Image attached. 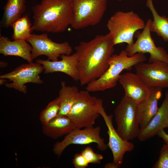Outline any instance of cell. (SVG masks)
<instances>
[{"label": "cell", "mask_w": 168, "mask_h": 168, "mask_svg": "<svg viewBox=\"0 0 168 168\" xmlns=\"http://www.w3.org/2000/svg\"><path fill=\"white\" fill-rule=\"evenodd\" d=\"M114 45L108 33L96 35L88 41H81L75 47L81 86L98 78L107 71Z\"/></svg>", "instance_id": "obj_1"}, {"label": "cell", "mask_w": 168, "mask_h": 168, "mask_svg": "<svg viewBox=\"0 0 168 168\" xmlns=\"http://www.w3.org/2000/svg\"><path fill=\"white\" fill-rule=\"evenodd\" d=\"M32 11L33 30L62 33L65 31L72 22L71 0H41L33 7Z\"/></svg>", "instance_id": "obj_2"}, {"label": "cell", "mask_w": 168, "mask_h": 168, "mask_svg": "<svg viewBox=\"0 0 168 168\" xmlns=\"http://www.w3.org/2000/svg\"><path fill=\"white\" fill-rule=\"evenodd\" d=\"M147 59L144 54L137 53L129 56L123 50L119 54H113L109 61V67L100 77L87 85L86 90L90 92L103 91L115 87L124 70H130L136 64Z\"/></svg>", "instance_id": "obj_3"}, {"label": "cell", "mask_w": 168, "mask_h": 168, "mask_svg": "<svg viewBox=\"0 0 168 168\" xmlns=\"http://www.w3.org/2000/svg\"><path fill=\"white\" fill-rule=\"evenodd\" d=\"M145 24L133 11H118L108 20L106 26L114 45L124 43L130 45L134 42L135 33L143 29Z\"/></svg>", "instance_id": "obj_4"}, {"label": "cell", "mask_w": 168, "mask_h": 168, "mask_svg": "<svg viewBox=\"0 0 168 168\" xmlns=\"http://www.w3.org/2000/svg\"><path fill=\"white\" fill-rule=\"evenodd\" d=\"M73 18L71 25L75 30L96 26L106 11L107 0H71Z\"/></svg>", "instance_id": "obj_5"}, {"label": "cell", "mask_w": 168, "mask_h": 168, "mask_svg": "<svg viewBox=\"0 0 168 168\" xmlns=\"http://www.w3.org/2000/svg\"><path fill=\"white\" fill-rule=\"evenodd\" d=\"M89 92L86 90L80 91L76 101L67 116L77 128L93 126L100 115L98 109L103 100L91 96Z\"/></svg>", "instance_id": "obj_6"}, {"label": "cell", "mask_w": 168, "mask_h": 168, "mask_svg": "<svg viewBox=\"0 0 168 168\" xmlns=\"http://www.w3.org/2000/svg\"><path fill=\"white\" fill-rule=\"evenodd\" d=\"M137 104L124 96L114 110L117 133L129 141L138 137L140 128L137 112Z\"/></svg>", "instance_id": "obj_7"}, {"label": "cell", "mask_w": 168, "mask_h": 168, "mask_svg": "<svg viewBox=\"0 0 168 168\" xmlns=\"http://www.w3.org/2000/svg\"><path fill=\"white\" fill-rule=\"evenodd\" d=\"M100 132L99 126H92L83 129L76 128L67 134L62 140L54 144L53 152L59 157L65 149L71 144L85 145L92 143H96L99 150L105 151L108 147L100 136Z\"/></svg>", "instance_id": "obj_8"}, {"label": "cell", "mask_w": 168, "mask_h": 168, "mask_svg": "<svg viewBox=\"0 0 168 168\" xmlns=\"http://www.w3.org/2000/svg\"><path fill=\"white\" fill-rule=\"evenodd\" d=\"M152 20L148 19L141 32L137 31L135 35L137 40L131 45H126L125 50L129 56L137 53H146L150 54L149 63L161 61L168 63V54L164 49L157 46L152 39L150 30Z\"/></svg>", "instance_id": "obj_9"}, {"label": "cell", "mask_w": 168, "mask_h": 168, "mask_svg": "<svg viewBox=\"0 0 168 168\" xmlns=\"http://www.w3.org/2000/svg\"><path fill=\"white\" fill-rule=\"evenodd\" d=\"M26 40L32 46L31 56L33 60L40 56L44 55L49 60L57 61L62 54L70 55L72 51L68 42H54L45 33L39 35L32 34Z\"/></svg>", "instance_id": "obj_10"}, {"label": "cell", "mask_w": 168, "mask_h": 168, "mask_svg": "<svg viewBox=\"0 0 168 168\" xmlns=\"http://www.w3.org/2000/svg\"><path fill=\"white\" fill-rule=\"evenodd\" d=\"M44 70L43 66L37 63H28L22 64L11 72L1 75L0 78L8 79L11 82L5 83L6 87L13 88L25 94L27 92L26 84L43 83L40 74Z\"/></svg>", "instance_id": "obj_11"}, {"label": "cell", "mask_w": 168, "mask_h": 168, "mask_svg": "<svg viewBox=\"0 0 168 168\" xmlns=\"http://www.w3.org/2000/svg\"><path fill=\"white\" fill-rule=\"evenodd\" d=\"M136 74L148 87L168 88V63L157 61L139 63L134 66Z\"/></svg>", "instance_id": "obj_12"}, {"label": "cell", "mask_w": 168, "mask_h": 168, "mask_svg": "<svg viewBox=\"0 0 168 168\" xmlns=\"http://www.w3.org/2000/svg\"><path fill=\"white\" fill-rule=\"evenodd\" d=\"M98 112L103 118L108 128L109 142L107 145L112 152L113 162L119 168L123 163L124 154L132 151L134 148V145L123 139L119 134L113 125V115L107 114L102 103L99 107Z\"/></svg>", "instance_id": "obj_13"}, {"label": "cell", "mask_w": 168, "mask_h": 168, "mask_svg": "<svg viewBox=\"0 0 168 168\" xmlns=\"http://www.w3.org/2000/svg\"><path fill=\"white\" fill-rule=\"evenodd\" d=\"M60 57V60L52 61L39 59L36 61L43 66L44 74L60 72L67 75L75 81H79L80 73L76 53L70 55L62 54Z\"/></svg>", "instance_id": "obj_14"}, {"label": "cell", "mask_w": 168, "mask_h": 168, "mask_svg": "<svg viewBox=\"0 0 168 168\" xmlns=\"http://www.w3.org/2000/svg\"><path fill=\"white\" fill-rule=\"evenodd\" d=\"M119 81L124 91V96L137 104L145 100L150 94V88L136 73L128 72L121 75Z\"/></svg>", "instance_id": "obj_15"}, {"label": "cell", "mask_w": 168, "mask_h": 168, "mask_svg": "<svg viewBox=\"0 0 168 168\" xmlns=\"http://www.w3.org/2000/svg\"><path fill=\"white\" fill-rule=\"evenodd\" d=\"M168 127V92L166 91L163 102L150 122L143 129L140 130L138 138L144 141L158 135L161 130Z\"/></svg>", "instance_id": "obj_16"}, {"label": "cell", "mask_w": 168, "mask_h": 168, "mask_svg": "<svg viewBox=\"0 0 168 168\" xmlns=\"http://www.w3.org/2000/svg\"><path fill=\"white\" fill-rule=\"evenodd\" d=\"M162 88L150 87V94L145 100L137 104V112L140 130L145 128L157 112L158 100L162 96Z\"/></svg>", "instance_id": "obj_17"}, {"label": "cell", "mask_w": 168, "mask_h": 168, "mask_svg": "<svg viewBox=\"0 0 168 168\" xmlns=\"http://www.w3.org/2000/svg\"><path fill=\"white\" fill-rule=\"evenodd\" d=\"M32 47L25 40L11 41L8 37H0V53L4 56H14L21 58L28 63L32 62L31 56Z\"/></svg>", "instance_id": "obj_18"}, {"label": "cell", "mask_w": 168, "mask_h": 168, "mask_svg": "<svg viewBox=\"0 0 168 168\" xmlns=\"http://www.w3.org/2000/svg\"><path fill=\"white\" fill-rule=\"evenodd\" d=\"M76 128L74 123L67 116L58 115L43 125L42 132L46 136L55 139L67 134Z\"/></svg>", "instance_id": "obj_19"}, {"label": "cell", "mask_w": 168, "mask_h": 168, "mask_svg": "<svg viewBox=\"0 0 168 168\" xmlns=\"http://www.w3.org/2000/svg\"><path fill=\"white\" fill-rule=\"evenodd\" d=\"M26 8V0H7L4 6L1 26L6 28L21 17Z\"/></svg>", "instance_id": "obj_20"}, {"label": "cell", "mask_w": 168, "mask_h": 168, "mask_svg": "<svg viewBox=\"0 0 168 168\" xmlns=\"http://www.w3.org/2000/svg\"><path fill=\"white\" fill-rule=\"evenodd\" d=\"M59 92L60 108L58 115L67 116L76 101L80 91L77 86H67L65 81L61 82Z\"/></svg>", "instance_id": "obj_21"}, {"label": "cell", "mask_w": 168, "mask_h": 168, "mask_svg": "<svg viewBox=\"0 0 168 168\" xmlns=\"http://www.w3.org/2000/svg\"><path fill=\"white\" fill-rule=\"evenodd\" d=\"M146 6L150 10L153 18L150 24L151 32L156 33L164 41L168 42V17L158 13L152 0H147Z\"/></svg>", "instance_id": "obj_22"}, {"label": "cell", "mask_w": 168, "mask_h": 168, "mask_svg": "<svg viewBox=\"0 0 168 168\" xmlns=\"http://www.w3.org/2000/svg\"><path fill=\"white\" fill-rule=\"evenodd\" d=\"M11 26L13 30V40H27L32 35V25L27 15L21 16L15 21Z\"/></svg>", "instance_id": "obj_23"}, {"label": "cell", "mask_w": 168, "mask_h": 168, "mask_svg": "<svg viewBox=\"0 0 168 168\" xmlns=\"http://www.w3.org/2000/svg\"><path fill=\"white\" fill-rule=\"evenodd\" d=\"M60 108V100L58 97L50 102L40 112V119L42 125L49 123L57 117Z\"/></svg>", "instance_id": "obj_24"}, {"label": "cell", "mask_w": 168, "mask_h": 168, "mask_svg": "<svg viewBox=\"0 0 168 168\" xmlns=\"http://www.w3.org/2000/svg\"><path fill=\"white\" fill-rule=\"evenodd\" d=\"M81 153L85 157L89 163L100 164L103 159L101 154L95 153L90 146L85 148Z\"/></svg>", "instance_id": "obj_25"}, {"label": "cell", "mask_w": 168, "mask_h": 168, "mask_svg": "<svg viewBox=\"0 0 168 168\" xmlns=\"http://www.w3.org/2000/svg\"><path fill=\"white\" fill-rule=\"evenodd\" d=\"M158 160L152 167L153 168H168V146L164 144L160 151Z\"/></svg>", "instance_id": "obj_26"}, {"label": "cell", "mask_w": 168, "mask_h": 168, "mask_svg": "<svg viewBox=\"0 0 168 168\" xmlns=\"http://www.w3.org/2000/svg\"><path fill=\"white\" fill-rule=\"evenodd\" d=\"M72 163L75 168H86L89 164L81 153H76L74 155L72 160Z\"/></svg>", "instance_id": "obj_27"}, {"label": "cell", "mask_w": 168, "mask_h": 168, "mask_svg": "<svg viewBox=\"0 0 168 168\" xmlns=\"http://www.w3.org/2000/svg\"><path fill=\"white\" fill-rule=\"evenodd\" d=\"M158 135L162 139L165 144L168 146V134L165 132L164 129L160 131Z\"/></svg>", "instance_id": "obj_28"}, {"label": "cell", "mask_w": 168, "mask_h": 168, "mask_svg": "<svg viewBox=\"0 0 168 168\" xmlns=\"http://www.w3.org/2000/svg\"><path fill=\"white\" fill-rule=\"evenodd\" d=\"M104 167L105 168H118L117 166L113 162L105 164L104 166Z\"/></svg>", "instance_id": "obj_29"}, {"label": "cell", "mask_w": 168, "mask_h": 168, "mask_svg": "<svg viewBox=\"0 0 168 168\" xmlns=\"http://www.w3.org/2000/svg\"><path fill=\"white\" fill-rule=\"evenodd\" d=\"M0 67L3 68L7 66V63L3 61H1L0 62Z\"/></svg>", "instance_id": "obj_30"}, {"label": "cell", "mask_w": 168, "mask_h": 168, "mask_svg": "<svg viewBox=\"0 0 168 168\" xmlns=\"http://www.w3.org/2000/svg\"><path fill=\"white\" fill-rule=\"evenodd\" d=\"M7 81L6 79L3 78H0V85H2L5 84V82Z\"/></svg>", "instance_id": "obj_31"}, {"label": "cell", "mask_w": 168, "mask_h": 168, "mask_svg": "<svg viewBox=\"0 0 168 168\" xmlns=\"http://www.w3.org/2000/svg\"><path fill=\"white\" fill-rule=\"evenodd\" d=\"M117 1H122L123 0H116Z\"/></svg>", "instance_id": "obj_32"}]
</instances>
